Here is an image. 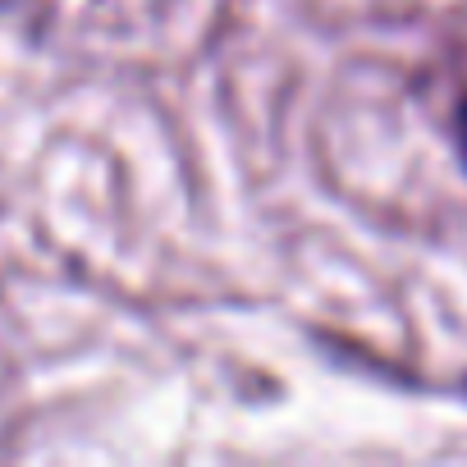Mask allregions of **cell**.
I'll return each mask as SVG.
<instances>
[{
  "label": "cell",
  "mask_w": 467,
  "mask_h": 467,
  "mask_svg": "<svg viewBox=\"0 0 467 467\" xmlns=\"http://www.w3.org/2000/svg\"><path fill=\"white\" fill-rule=\"evenodd\" d=\"M458 156H462V165H467V97H462V106H458Z\"/></svg>",
  "instance_id": "obj_1"
}]
</instances>
